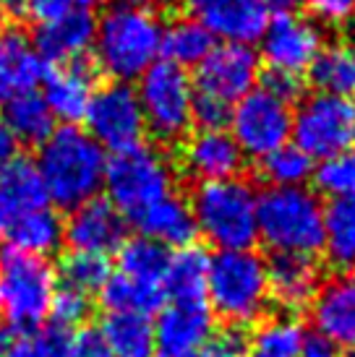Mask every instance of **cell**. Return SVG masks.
Wrapping results in <instances>:
<instances>
[{
    "instance_id": "obj_1",
    "label": "cell",
    "mask_w": 355,
    "mask_h": 357,
    "mask_svg": "<svg viewBox=\"0 0 355 357\" xmlns=\"http://www.w3.org/2000/svg\"><path fill=\"white\" fill-rule=\"evenodd\" d=\"M105 149L79 126L55 128L40 144L37 175L48 201L60 208H76L97 199L105 180Z\"/></svg>"
},
{
    "instance_id": "obj_2",
    "label": "cell",
    "mask_w": 355,
    "mask_h": 357,
    "mask_svg": "<svg viewBox=\"0 0 355 357\" xmlns=\"http://www.w3.org/2000/svg\"><path fill=\"white\" fill-rule=\"evenodd\" d=\"M162 29L154 10L110 3L94 24V66L120 84L141 79L162 55Z\"/></svg>"
},
{
    "instance_id": "obj_3",
    "label": "cell",
    "mask_w": 355,
    "mask_h": 357,
    "mask_svg": "<svg viewBox=\"0 0 355 357\" xmlns=\"http://www.w3.org/2000/svg\"><path fill=\"white\" fill-rule=\"evenodd\" d=\"M207 305L230 328L259 324L269 305L264 258L256 250H217L209 256Z\"/></svg>"
},
{
    "instance_id": "obj_4",
    "label": "cell",
    "mask_w": 355,
    "mask_h": 357,
    "mask_svg": "<svg viewBox=\"0 0 355 357\" xmlns=\"http://www.w3.org/2000/svg\"><path fill=\"white\" fill-rule=\"evenodd\" d=\"M259 240L275 256H311L321 250L324 206L308 185L266 188L256 199Z\"/></svg>"
},
{
    "instance_id": "obj_5",
    "label": "cell",
    "mask_w": 355,
    "mask_h": 357,
    "mask_svg": "<svg viewBox=\"0 0 355 357\" xmlns=\"http://www.w3.org/2000/svg\"><path fill=\"white\" fill-rule=\"evenodd\" d=\"M259 193L240 178L198 183L188 206L196 219V229L217 250H254Z\"/></svg>"
},
{
    "instance_id": "obj_6",
    "label": "cell",
    "mask_w": 355,
    "mask_h": 357,
    "mask_svg": "<svg viewBox=\"0 0 355 357\" xmlns=\"http://www.w3.org/2000/svg\"><path fill=\"white\" fill-rule=\"evenodd\" d=\"M102 188L108 190V201L123 217L136 219L152 204L175 193V172L157 146L138 144L108 159Z\"/></svg>"
},
{
    "instance_id": "obj_7",
    "label": "cell",
    "mask_w": 355,
    "mask_h": 357,
    "mask_svg": "<svg viewBox=\"0 0 355 357\" xmlns=\"http://www.w3.org/2000/svg\"><path fill=\"white\" fill-rule=\"evenodd\" d=\"M136 97L144 126L159 144H178L188 139V130L194 126L196 89L186 70L168 60H157L138 79Z\"/></svg>"
},
{
    "instance_id": "obj_8",
    "label": "cell",
    "mask_w": 355,
    "mask_h": 357,
    "mask_svg": "<svg viewBox=\"0 0 355 357\" xmlns=\"http://www.w3.org/2000/svg\"><path fill=\"white\" fill-rule=\"evenodd\" d=\"M55 287V268L48 258L13 248L0 253V310L16 331H29L48 318Z\"/></svg>"
},
{
    "instance_id": "obj_9",
    "label": "cell",
    "mask_w": 355,
    "mask_h": 357,
    "mask_svg": "<svg viewBox=\"0 0 355 357\" xmlns=\"http://www.w3.org/2000/svg\"><path fill=\"white\" fill-rule=\"evenodd\" d=\"M293 146L308 159H329L355 149V100L316 91L293 109Z\"/></svg>"
},
{
    "instance_id": "obj_10",
    "label": "cell",
    "mask_w": 355,
    "mask_h": 357,
    "mask_svg": "<svg viewBox=\"0 0 355 357\" xmlns=\"http://www.w3.org/2000/svg\"><path fill=\"white\" fill-rule=\"evenodd\" d=\"M230 136L243 151V157L264 159L290 141L293 126V107L275 97L264 86L248 91L243 100H238L230 109Z\"/></svg>"
},
{
    "instance_id": "obj_11",
    "label": "cell",
    "mask_w": 355,
    "mask_h": 357,
    "mask_svg": "<svg viewBox=\"0 0 355 357\" xmlns=\"http://www.w3.org/2000/svg\"><path fill=\"white\" fill-rule=\"evenodd\" d=\"M84 126L89 136L113 154L138 146L144 141L147 126H144L136 89L120 81L97 86L84 115Z\"/></svg>"
},
{
    "instance_id": "obj_12",
    "label": "cell",
    "mask_w": 355,
    "mask_h": 357,
    "mask_svg": "<svg viewBox=\"0 0 355 357\" xmlns=\"http://www.w3.org/2000/svg\"><path fill=\"white\" fill-rule=\"evenodd\" d=\"M261 55L269 70L300 76L314 66L316 55L324 50V31L314 19L300 13H275L261 31Z\"/></svg>"
},
{
    "instance_id": "obj_13",
    "label": "cell",
    "mask_w": 355,
    "mask_h": 357,
    "mask_svg": "<svg viewBox=\"0 0 355 357\" xmlns=\"http://www.w3.org/2000/svg\"><path fill=\"white\" fill-rule=\"evenodd\" d=\"M261 58L251 45H215L201 60L196 76V94H207L225 105H236L256 89Z\"/></svg>"
},
{
    "instance_id": "obj_14",
    "label": "cell",
    "mask_w": 355,
    "mask_h": 357,
    "mask_svg": "<svg viewBox=\"0 0 355 357\" xmlns=\"http://www.w3.org/2000/svg\"><path fill=\"white\" fill-rule=\"evenodd\" d=\"M191 21L225 45H254L269 21L261 0H183Z\"/></svg>"
},
{
    "instance_id": "obj_15",
    "label": "cell",
    "mask_w": 355,
    "mask_h": 357,
    "mask_svg": "<svg viewBox=\"0 0 355 357\" xmlns=\"http://www.w3.org/2000/svg\"><path fill=\"white\" fill-rule=\"evenodd\" d=\"M126 217L108 199H92L71 208L63 222V240L76 253H94L108 258L126 243Z\"/></svg>"
},
{
    "instance_id": "obj_16",
    "label": "cell",
    "mask_w": 355,
    "mask_h": 357,
    "mask_svg": "<svg viewBox=\"0 0 355 357\" xmlns=\"http://www.w3.org/2000/svg\"><path fill=\"white\" fill-rule=\"evenodd\" d=\"M215 339V316L209 305L170 303L154 324V357H194Z\"/></svg>"
},
{
    "instance_id": "obj_17",
    "label": "cell",
    "mask_w": 355,
    "mask_h": 357,
    "mask_svg": "<svg viewBox=\"0 0 355 357\" xmlns=\"http://www.w3.org/2000/svg\"><path fill=\"white\" fill-rule=\"evenodd\" d=\"M311 324L316 337L329 347L355 349V274H337L324 282L311 303Z\"/></svg>"
},
{
    "instance_id": "obj_18",
    "label": "cell",
    "mask_w": 355,
    "mask_h": 357,
    "mask_svg": "<svg viewBox=\"0 0 355 357\" xmlns=\"http://www.w3.org/2000/svg\"><path fill=\"white\" fill-rule=\"evenodd\" d=\"M48 76V63L34 42L10 24H0V107L21 94L37 91Z\"/></svg>"
},
{
    "instance_id": "obj_19",
    "label": "cell",
    "mask_w": 355,
    "mask_h": 357,
    "mask_svg": "<svg viewBox=\"0 0 355 357\" xmlns=\"http://www.w3.org/2000/svg\"><path fill=\"white\" fill-rule=\"evenodd\" d=\"M94 91H97V66L87 58H79L63 63L55 70H48L42 100L48 102L52 118L73 126L84 120Z\"/></svg>"
},
{
    "instance_id": "obj_20",
    "label": "cell",
    "mask_w": 355,
    "mask_h": 357,
    "mask_svg": "<svg viewBox=\"0 0 355 357\" xmlns=\"http://www.w3.org/2000/svg\"><path fill=\"white\" fill-rule=\"evenodd\" d=\"M183 167L198 183H217L238 178L246 157L227 130H198L183 144Z\"/></svg>"
},
{
    "instance_id": "obj_21",
    "label": "cell",
    "mask_w": 355,
    "mask_h": 357,
    "mask_svg": "<svg viewBox=\"0 0 355 357\" xmlns=\"http://www.w3.org/2000/svg\"><path fill=\"white\" fill-rule=\"evenodd\" d=\"M266 279L269 300L287 313H296L314 303L321 287V268L311 256H272L266 264Z\"/></svg>"
},
{
    "instance_id": "obj_22",
    "label": "cell",
    "mask_w": 355,
    "mask_h": 357,
    "mask_svg": "<svg viewBox=\"0 0 355 357\" xmlns=\"http://www.w3.org/2000/svg\"><path fill=\"white\" fill-rule=\"evenodd\" d=\"M50 206L37 167L29 159H10L0 167V235H6L21 217Z\"/></svg>"
},
{
    "instance_id": "obj_23",
    "label": "cell",
    "mask_w": 355,
    "mask_h": 357,
    "mask_svg": "<svg viewBox=\"0 0 355 357\" xmlns=\"http://www.w3.org/2000/svg\"><path fill=\"white\" fill-rule=\"evenodd\" d=\"M94 16L87 10H76L68 16H60L55 21L40 24L34 47L45 63H71L87 55L94 42Z\"/></svg>"
},
{
    "instance_id": "obj_24",
    "label": "cell",
    "mask_w": 355,
    "mask_h": 357,
    "mask_svg": "<svg viewBox=\"0 0 355 357\" xmlns=\"http://www.w3.org/2000/svg\"><path fill=\"white\" fill-rule=\"evenodd\" d=\"M133 222L141 229V238L154 240L165 248L194 245V238L198 235L196 219H194V211L188 206V199L178 196V193H170L162 201L152 204Z\"/></svg>"
},
{
    "instance_id": "obj_25",
    "label": "cell",
    "mask_w": 355,
    "mask_h": 357,
    "mask_svg": "<svg viewBox=\"0 0 355 357\" xmlns=\"http://www.w3.org/2000/svg\"><path fill=\"white\" fill-rule=\"evenodd\" d=\"M207 271L209 256L196 245H186L170 253L168 271L162 279V289L170 303L180 305H204L207 303Z\"/></svg>"
},
{
    "instance_id": "obj_26",
    "label": "cell",
    "mask_w": 355,
    "mask_h": 357,
    "mask_svg": "<svg viewBox=\"0 0 355 357\" xmlns=\"http://www.w3.org/2000/svg\"><path fill=\"white\" fill-rule=\"evenodd\" d=\"M3 238L8 243V248L48 258L63 245V219L50 206L34 208L27 217H21Z\"/></svg>"
},
{
    "instance_id": "obj_27",
    "label": "cell",
    "mask_w": 355,
    "mask_h": 357,
    "mask_svg": "<svg viewBox=\"0 0 355 357\" xmlns=\"http://www.w3.org/2000/svg\"><path fill=\"white\" fill-rule=\"evenodd\" d=\"M99 300L108 313H133V316H152L165 305V289L162 284L138 282L126 274H110V279L99 289Z\"/></svg>"
},
{
    "instance_id": "obj_28",
    "label": "cell",
    "mask_w": 355,
    "mask_h": 357,
    "mask_svg": "<svg viewBox=\"0 0 355 357\" xmlns=\"http://www.w3.org/2000/svg\"><path fill=\"white\" fill-rule=\"evenodd\" d=\"M306 328L296 316H272L261 321L248 339V357H300L306 349Z\"/></svg>"
},
{
    "instance_id": "obj_29",
    "label": "cell",
    "mask_w": 355,
    "mask_h": 357,
    "mask_svg": "<svg viewBox=\"0 0 355 357\" xmlns=\"http://www.w3.org/2000/svg\"><path fill=\"white\" fill-rule=\"evenodd\" d=\"M321 250L342 274L355 268V201H332L324 206Z\"/></svg>"
},
{
    "instance_id": "obj_30",
    "label": "cell",
    "mask_w": 355,
    "mask_h": 357,
    "mask_svg": "<svg viewBox=\"0 0 355 357\" xmlns=\"http://www.w3.org/2000/svg\"><path fill=\"white\" fill-rule=\"evenodd\" d=\"M311 84L321 94L350 97L355 94V47L350 42L329 45L316 55L314 66L308 68Z\"/></svg>"
},
{
    "instance_id": "obj_31",
    "label": "cell",
    "mask_w": 355,
    "mask_h": 357,
    "mask_svg": "<svg viewBox=\"0 0 355 357\" xmlns=\"http://www.w3.org/2000/svg\"><path fill=\"white\" fill-rule=\"evenodd\" d=\"M99 331L113 357H154V324L147 316L108 313Z\"/></svg>"
},
{
    "instance_id": "obj_32",
    "label": "cell",
    "mask_w": 355,
    "mask_h": 357,
    "mask_svg": "<svg viewBox=\"0 0 355 357\" xmlns=\"http://www.w3.org/2000/svg\"><path fill=\"white\" fill-rule=\"evenodd\" d=\"M3 120L10 128L13 139L21 144H42L50 133L55 130V118L50 112L48 102L42 100V94L29 91V94H21L16 100H10L6 105Z\"/></svg>"
},
{
    "instance_id": "obj_33",
    "label": "cell",
    "mask_w": 355,
    "mask_h": 357,
    "mask_svg": "<svg viewBox=\"0 0 355 357\" xmlns=\"http://www.w3.org/2000/svg\"><path fill=\"white\" fill-rule=\"evenodd\" d=\"M215 47V40L204 26L191 19H178L162 29V55L168 63L186 70L188 66H201Z\"/></svg>"
},
{
    "instance_id": "obj_34",
    "label": "cell",
    "mask_w": 355,
    "mask_h": 357,
    "mask_svg": "<svg viewBox=\"0 0 355 357\" xmlns=\"http://www.w3.org/2000/svg\"><path fill=\"white\" fill-rule=\"evenodd\" d=\"M168 261L170 250L149 238H131L118 248L120 274L138 282H149V284H162Z\"/></svg>"
},
{
    "instance_id": "obj_35",
    "label": "cell",
    "mask_w": 355,
    "mask_h": 357,
    "mask_svg": "<svg viewBox=\"0 0 355 357\" xmlns=\"http://www.w3.org/2000/svg\"><path fill=\"white\" fill-rule=\"evenodd\" d=\"M259 169L269 188H303L314 178V159H308L293 144H285L259 159Z\"/></svg>"
},
{
    "instance_id": "obj_36",
    "label": "cell",
    "mask_w": 355,
    "mask_h": 357,
    "mask_svg": "<svg viewBox=\"0 0 355 357\" xmlns=\"http://www.w3.org/2000/svg\"><path fill=\"white\" fill-rule=\"evenodd\" d=\"M58 274L63 279V287L89 295V292H99L102 284L110 279V261L105 256L71 250L68 256L60 261Z\"/></svg>"
},
{
    "instance_id": "obj_37",
    "label": "cell",
    "mask_w": 355,
    "mask_h": 357,
    "mask_svg": "<svg viewBox=\"0 0 355 357\" xmlns=\"http://www.w3.org/2000/svg\"><path fill=\"white\" fill-rule=\"evenodd\" d=\"M316 190L326 193L332 201H355V149L321 159L314 165Z\"/></svg>"
},
{
    "instance_id": "obj_38",
    "label": "cell",
    "mask_w": 355,
    "mask_h": 357,
    "mask_svg": "<svg viewBox=\"0 0 355 357\" xmlns=\"http://www.w3.org/2000/svg\"><path fill=\"white\" fill-rule=\"evenodd\" d=\"M68 328L50 324L42 331H19L8 342L0 357H66L68 352Z\"/></svg>"
},
{
    "instance_id": "obj_39",
    "label": "cell",
    "mask_w": 355,
    "mask_h": 357,
    "mask_svg": "<svg viewBox=\"0 0 355 357\" xmlns=\"http://www.w3.org/2000/svg\"><path fill=\"white\" fill-rule=\"evenodd\" d=\"M92 313V303H89V295L84 292H76L71 287H55V295L50 300V310L48 316L52 318V324L60 328H73L84 324Z\"/></svg>"
},
{
    "instance_id": "obj_40",
    "label": "cell",
    "mask_w": 355,
    "mask_h": 357,
    "mask_svg": "<svg viewBox=\"0 0 355 357\" xmlns=\"http://www.w3.org/2000/svg\"><path fill=\"white\" fill-rule=\"evenodd\" d=\"M99 3L102 0H24V8H27V19L48 24V21H55L60 16L76 13V10L92 13Z\"/></svg>"
},
{
    "instance_id": "obj_41",
    "label": "cell",
    "mask_w": 355,
    "mask_h": 357,
    "mask_svg": "<svg viewBox=\"0 0 355 357\" xmlns=\"http://www.w3.org/2000/svg\"><path fill=\"white\" fill-rule=\"evenodd\" d=\"M230 105L207 97V94H196L194 97V126H201V130H225L227 120H230Z\"/></svg>"
},
{
    "instance_id": "obj_42",
    "label": "cell",
    "mask_w": 355,
    "mask_h": 357,
    "mask_svg": "<svg viewBox=\"0 0 355 357\" xmlns=\"http://www.w3.org/2000/svg\"><path fill=\"white\" fill-rule=\"evenodd\" d=\"M66 357H113V352H110L108 342H105L99 328L84 326L71 331Z\"/></svg>"
},
{
    "instance_id": "obj_43",
    "label": "cell",
    "mask_w": 355,
    "mask_h": 357,
    "mask_svg": "<svg viewBox=\"0 0 355 357\" xmlns=\"http://www.w3.org/2000/svg\"><path fill=\"white\" fill-rule=\"evenodd\" d=\"M311 13L321 24H350L355 19V0H306Z\"/></svg>"
},
{
    "instance_id": "obj_44",
    "label": "cell",
    "mask_w": 355,
    "mask_h": 357,
    "mask_svg": "<svg viewBox=\"0 0 355 357\" xmlns=\"http://www.w3.org/2000/svg\"><path fill=\"white\" fill-rule=\"evenodd\" d=\"M261 86H264L266 91H272L275 97H280L282 102H287V105H293V102L300 97V79H298V76H287V73L269 70V76L264 79Z\"/></svg>"
},
{
    "instance_id": "obj_45",
    "label": "cell",
    "mask_w": 355,
    "mask_h": 357,
    "mask_svg": "<svg viewBox=\"0 0 355 357\" xmlns=\"http://www.w3.org/2000/svg\"><path fill=\"white\" fill-rule=\"evenodd\" d=\"M194 357H246V355H243V347H240V342L236 337H222V339H212L207 347Z\"/></svg>"
},
{
    "instance_id": "obj_46",
    "label": "cell",
    "mask_w": 355,
    "mask_h": 357,
    "mask_svg": "<svg viewBox=\"0 0 355 357\" xmlns=\"http://www.w3.org/2000/svg\"><path fill=\"white\" fill-rule=\"evenodd\" d=\"M16 149H19V141L13 139V133L6 126L3 115H0V167L8 165L10 159H16Z\"/></svg>"
},
{
    "instance_id": "obj_47",
    "label": "cell",
    "mask_w": 355,
    "mask_h": 357,
    "mask_svg": "<svg viewBox=\"0 0 355 357\" xmlns=\"http://www.w3.org/2000/svg\"><path fill=\"white\" fill-rule=\"evenodd\" d=\"M300 357H340V355H337L335 347H329L326 342H321L319 337H314V339H308L306 342V349H303V355Z\"/></svg>"
},
{
    "instance_id": "obj_48",
    "label": "cell",
    "mask_w": 355,
    "mask_h": 357,
    "mask_svg": "<svg viewBox=\"0 0 355 357\" xmlns=\"http://www.w3.org/2000/svg\"><path fill=\"white\" fill-rule=\"evenodd\" d=\"M266 6V10H275V13H296L298 6H303L306 0H261Z\"/></svg>"
},
{
    "instance_id": "obj_49",
    "label": "cell",
    "mask_w": 355,
    "mask_h": 357,
    "mask_svg": "<svg viewBox=\"0 0 355 357\" xmlns=\"http://www.w3.org/2000/svg\"><path fill=\"white\" fill-rule=\"evenodd\" d=\"M120 3H131V6H141V8H149V10H157V8H168L178 0H120Z\"/></svg>"
},
{
    "instance_id": "obj_50",
    "label": "cell",
    "mask_w": 355,
    "mask_h": 357,
    "mask_svg": "<svg viewBox=\"0 0 355 357\" xmlns=\"http://www.w3.org/2000/svg\"><path fill=\"white\" fill-rule=\"evenodd\" d=\"M345 357H355V349H350V352H347V355Z\"/></svg>"
},
{
    "instance_id": "obj_51",
    "label": "cell",
    "mask_w": 355,
    "mask_h": 357,
    "mask_svg": "<svg viewBox=\"0 0 355 357\" xmlns=\"http://www.w3.org/2000/svg\"><path fill=\"white\" fill-rule=\"evenodd\" d=\"M350 45H353V47H355V29H353V40H350Z\"/></svg>"
}]
</instances>
